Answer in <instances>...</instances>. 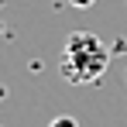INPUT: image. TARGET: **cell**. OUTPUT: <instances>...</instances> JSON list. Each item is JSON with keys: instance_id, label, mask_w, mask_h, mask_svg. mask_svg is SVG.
I'll return each instance as SVG.
<instances>
[{"instance_id": "1", "label": "cell", "mask_w": 127, "mask_h": 127, "mask_svg": "<svg viewBox=\"0 0 127 127\" xmlns=\"http://www.w3.org/2000/svg\"><path fill=\"white\" fill-rule=\"evenodd\" d=\"M59 69H62V76L72 86L96 83V79H103V72L110 69V48L93 31H72L65 38Z\"/></svg>"}, {"instance_id": "2", "label": "cell", "mask_w": 127, "mask_h": 127, "mask_svg": "<svg viewBox=\"0 0 127 127\" xmlns=\"http://www.w3.org/2000/svg\"><path fill=\"white\" fill-rule=\"evenodd\" d=\"M48 127H79V120H76V117H69V113H62V117H52Z\"/></svg>"}, {"instance_id": "3", "label": "cell", "mask_w": 127, "mask_h": 127, "mask_svg": "<svg viewBox=\"0 0 127 127\" xmlns=\"http://www.w3.org/2000/svg\"><path fill=\"white\" fill-rule=\"evenodd\" d=\"M69 3H72V7H79V10H86V7H93L96 0H69Z\"/></svg>"}, {"instance_id": "4", "label": "cell", "mask_w": 127, "mask_h": 127, "mask_svg": "<svg viewBox=\"0 0 127 127\" xmlns=\"http://www.w3.org/2000/svg\"><path fill=\"white\" fill-rule=\"evenodd\" d=\"M0 3H3V0H0Z\"/></svg>"}]
</instances>
